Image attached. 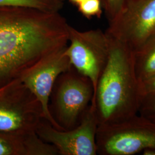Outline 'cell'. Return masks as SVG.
Segmentation results:
<instances>
[{"label": "cell", "mask_w": 155, "mask_h": 155, "mask_svg": "<svg viewBox=\"0 0 155 155\" xmlns=\"http://www.w3.org/2000/svg\"><path fill=\"white\" fill-rule=\"evenodd\" d=\"M69 1H70L71 3H72L73 4L78 6V5L81 1H82L83 0H69Z\"/></svg>", "instance_id": "19"}, {"label": "cell", "mask_w": 155, "mask_h": 155, "mask_svg": "<svg viewBox=\"0 0 155 155\" xmlns=\"http://www.w3.org/2000/svg\"><path fill=\"white\" fill-rule=\"evenodd\" d=\"M65 53L72 66L91 81L94 95L109 56V40L106 33L100 29L80 31L69 25Z\"/></svg>", "instance_id": "6"}, {"label": "cell", "mask_w": 155, "mask_h": 155, "mask_svg": "<svg viewBox=\"0 0 155 155\" xmlns=\"http://www.w3.org/2000/svg\"><path fill=\"white\" fill-rule=\"evenodd\" d=\"M0 155H59L52 144L47 143L36 133L0 132Z\"/></svg>", "instance_id": "10"}, {"label": "cell", "mask_w": 155, "mask_h": 155, "mask_svg": "<svg viewBox=\"0 0 155 155\" xmlns=\"http://www.w3.org/2000/svg\"><path fill=\"white\" fill-rule=\"evenodd\" d=\"M106 34L109 40V56L91 102L99 125L121 122L137 114L142 98L133 51Z\"/></svg>", "instance_id": "2"}, {"label": "cell", "mask_w": 155, "mask_h": 155, "mask_svg": "<svg viewBox=\"0 0 155 155\" xmlns=\"http://www.w3.org/2000/svg\"><path fill=\"white\" fill-rule=\"evenodd\" d=\"M106 33L134 51L155 33V0H125Z\"/></svg>", "instance_id": "7"}, {"label": "cell", "mask_w": 155, "mask_h": 155, "mask_svg": "<svg viewBox=\"0 0 155 155\" xmlns=\"http://www.w3.org/2000/svg\"><path fill=\"white\" fill-rule=\"evenodd\" d=\"M77 6L80 13L87 18H100L102 15L103 5L101 0H83Z\"/></svg>", "instance_id": "13"}, {"label": "cell", "mask_w": 155, "mask_h": 155, "mask_svg": "<svg viewBox=\"0 0 155 155\" xmlns=\"http://www.w3.org/2000/svg\"><path fill=\"white\" fill-rule=\"evenodd\" d=\"M125 0H105L104 8L105 9L109 21H111L120 12Z\"/></svg>", "instance_id": "15"}, {"label": "cell", "mask_w": 155, "mask_h": 155, "mask_svg": "<svg viewBox=\"0 0 155 155\" xmlns=\"http://www.w3.org/2000/svg\"><path fill=\"white\" fill-rule=\"evenodd\" d=\"M69 25L59 12L0 7V87L66 47Z\"/></svg>", "instance_id": "1"}, {"label": "cell", "mask_w": 155, "mask_h": 155, "mask_svg": "<svg viewBox=\"0 0 155 155\" xmlns=\"http://www.w3.org/2000/svg\"><path fill=\"white\" fill-rule=\"evenodd\" d=\"M94 88L89 78L71 66L56 80L50 95V114L61 130L78 127L93 98Z\"/></svg>", "instance_id": "3"}, {"label": "cell", "mask_w": 155, "mask_h": 155, "mask_svg": "<svg viewBox=\"0 0 155 155\" xmlns=\"http://www.w3.org/2000/svg\"><path fill=\"white\" fill-rule=\"evenodd\" d=\"M143 155H155V148H148L144 150L143 152Z\"/></svg>", "instance_id": "18"}, {"label": "cell", "mask_w": 155, "mask_h": 155, "mask_svg": "<svg viewBox=\"0 0 155 155\" xmlns=\"http://www.w3.org/2000/svg\"><path fill=\"white\" fill-rule=\"evenodd\" d=\"M140 90L142 98L155 94V74L140 83Z\"/></svg>", "instance_id": "16"}, {"label": "cell", "mask_w": 155, "mask_h": 155, "mask_svg": "<svg viewBox=\"0 0 155 155\" xmlns=\"http://www.w3.org/2000/svg\"><path fill=\"white\" fill-rule=\"evenodd\" d=\"M139 114L155 122V94L141 98Z\"/></svg>", "instance_id": "14"}, {"label": "cell", "mask_w": 155, "mask_h": 155, "mask_svg": "<svg viewBox=\"0 0 155 155\" xmlns=\"http://www.w3.org/2000/svg\"><path fill=\"white\" fill-rule=\"evenodd\" d=\"M96 143L100 155H133L155 149V122L137 114L121 122L98 125Z\"/></svg>", "instance_id": "4"}, {"label": "cell", "mask_w": 155, "mask_h": 155, "mask_svg": "<svg viewBox=\"0 0 155 155\" xmlns=\"http://www.w3.org/2000/svg\"><path fill=\"white\" fill-rule=\"evenodd\" d=\"M101 1H102V5L104 6V4L105 2V0H101Z\"/></svg>", "instance_id": "20"}, {"label": "cell", "mask_w": 155, "mask_h": 155, "mask_svg": "<svg viewBox=\"0 0 155 155\" xmlns=\"http://www.w3.org/2000/svg\"><path fill=\"white\" fill-rule=\"evenodd\" d=\"M7 6L29 7L45 11L59 12L54 6L44 0H0V7Z\"/></svg>", "instance_id": "12"}, {"label": "cell", "mask_w": 155, "mask_h": 155, "mask_svg": "<svg viewBox=\"0 0 155 155\" xmlns=\"http://www.w3.org/2000/svg\"><path fill=\"white\" fill-rule=\"evenodd\" d=\"M99 125L95 107L89 106L83 114L80 124L73 129H56L43 118L36 133L47 143L53 145L59 155H96V135Z\"/></svg>", "instance_id": "8"}, {"label": "cell", "mask_w": 155, "mask_h": 155, "mask_svg": "<svg viewBox=\"0 0 155 155\" xmlns=\"http://www.w3.org/2000/svg\"><path fill=\"white\" fill-rule=\"evenodd\" d=\"M134 64L140 83L155 74V33L133 51Z\"/></svg>", "instance_id": "11"}, {"label": "cell", "mask_w": 155, "mask_h": 155, "mask_svg": "<svg viewBox=\"0 0 155 155\" xmlns=\"http://www.w3.org/2000/svg\"><path fill=\"white\" fill-rule=\"evenodd\" d=\"M66 47L46 56L20 79L40 102L43 118L58 130L61 129L51 116L48 105L56 79L72 66L65 53Z\"/></svg>", "instance_id": "9"}, {"label": "cell", "mask_w": 155, "mask_h": 155, "mask_svg": "<svg viewBox=\"0 0 155 155\" xmlns=\"http://www.w3.org/2000/svg\"><path fill=\"white\" fill-rule=\"evenodd\" d=\"M45 1L54 6L59 11L61 9L63 5L64 0H44Z\"/></svg>", "instance_id": "17"}, {"label": "cell", "mask_w": 155, "mask_h": 155, "mask_svg": "<svg viewBox=\"0 0 155 155\" xmlns=\"http://www.w3.org/2000/svg\"><path fill=\"white\" fill-rule=\"evenodd\" d=\"M43 118L40 102L20 79L0 87V132L36 133Z\"/></svg>", "instance_id": "5"}]
</instances>
